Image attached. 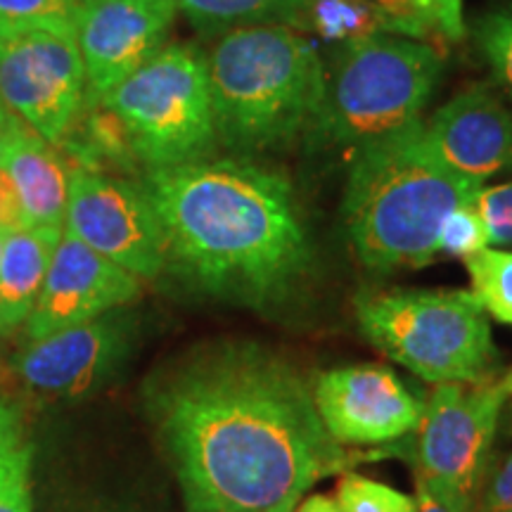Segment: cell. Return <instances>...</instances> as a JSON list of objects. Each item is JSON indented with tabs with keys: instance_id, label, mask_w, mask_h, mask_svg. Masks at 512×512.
<instances>
[{
	"instance_id": "obj_1",
	"label": "cell",
	"mask_w": 512,
	"mask_h": 512,
	"mask_svg": "<svg viewBox=\"0 0 512 512\" xmlns=\"http://www.w3.org/2000/svg\"><path fill=\"white\" fill-rule=\"evenodd\" d=\"M147 413L188 512H268L347 463L311 384L256 342H223L150 384Z\"/></svg>"
},
{
	"instance_id": "obj_2",
	"label": "cell",
	"mask_w": 512,
	"mask_h": 512,
	"mask_svg": "<svg viewBox=\"0 0 512 512\" xmlns=\"http://www.w3.org/2000/svg\"><path fill=\"white\" fill-rule=\"evenodd\" d=\"M166 240V266L192 285L264 309L311 266L292 185L245 157H209L145 171Z\"/></svg>"
},
{
	"instance_id": "obj_3",
	"label": "cell",
	"mask_w": 512,
	"mask_h": 512,
	"mask_svg": "<svg viewBox=\"0 0 512 512\" xmlns=\"http://www.w3.org/2000/svg\"><path fill=\"white\" fill-rule=\"evenodd\" d=\"M420 126L351 159L344 223L356 256L375 271L430 264L439 254L441 223L484 188L439 162Z\"/></svg>"
},
{
	"instance_id": "obj_4",
	"label": "cell",
	"mask_w": 512,
	"mask_h": 512,
	"mask_svg": "<svg viewBox=\"0 0 512 512\" xmlns=\"http://www.w3.org/2000/svg\"><path fill=\"white\" fill-rule=\"evenodd\" d=\"M207 69L216 138L233 157L280 152L309 136L328 79L309 38L285 24L226 31Z\"/></svg>"
},
{
	"instance_id": "obj_5",
	"label": "cell",
	"mask_w": 512,
	"mask_h": 512,
	"mask_svg": "<svg viewBox=\"0 0 512 512\" xmlns=\"http://www.w3.org/2000/svg\"><path fill=\"white\" fill-rule=\"evenodd\" d=\"M441 67L430 43L401 36L354 38L325 79L323 102L306 138L356 157L399 136L422 121Z\"/></svg>"
},
{
	"instance_id": "obj_6",
	"label": "cell",
	"mask_w": 512,
	"mask_h": 512,
	"mask_svg": "<svg viewBox=\"0 0 512 512\" xmlns=\"http://www.w3.org/2000/svg\"><path fill=\"white\" fill-rule=\"evenodd\" d=\"M361 332L382 354L432 384H477L494 366L489 320L475 294L408 290L356 304Z\"/></svg>"
},
{
	"instance_id": "obj_7",
	"label": "cell",
	"mask_w": 512,
	"mask_h": 512,
	"mask_svg": "<svg viewBox=\"0 0 512 512\" xmlns=\"http://www.w3.org/2000/svg\"><path fill=\"white\" fill-rule=\"evenodd\" d=\"M98 102L121 121L147 171L209 159L219 145L207 55L192 46H164Z\"/></svg>"
},
{
	"instance_id": "obj_8",
	"label": "cell",
	"mask_w": 512,
	"mask_h": 512,
	"mask_svg": "<svg viewBox=\"0 0 512 512\" xmlns=\"http://www.w3.org/2000/svg\"><path fill=\"white\" fill-rule=\"evenodd\" d=\"M64 230L140 280L166 268L164 230L143 183L110 171L69 169Z\"/></svg>"
},
{
	"instance_id": "obj_9",
	"label": "cell",
	"mask_w": 512,
	"mask_h": 512,
	"mask_svg": "<svg viewBox=\"0 0 512 512\" xmlns=\"http://www.w3.org/2000/svg\"><path fill=\"white\" fill-rule=\"evenodd\" d=\"M512 396V368L472 389L437 384L418 425L420 472L432 482L475 498L505 401Z\"/></svg>"
},
{
	"instance_id": "obj_10",
	"label": "cell",
	"mask_w": 512,
	"mask_h": 512,
	"mask_svg": "<svg viewBox=\"0 0 512 512\" xmlns=\"http://www.w3.org/2000/svg\"><path fill=\"white\" fill-rule=\"evenodd\" d=\"M83 98L86 69L76 36H0V100L50 145L67 136Z\"/></svg>"
},
{
	"instance_id": "obj_11",
	"label": "cell",
	"mask_w": 512,
	"mask_h": 512,
	"mask_svg": "<svg viewBox=\"0 0 512 512\" xmlns=\"http://www.w3.org/2000/svg\"><path fill=\"white\" fill-rule=\"evenodd\" d=\"M136 320L114 309L105 316L31 339L10 361V375L36 403L76 401L110 380L126 361Z\"/></svg>"
},
{
	"instance_id": "obj_12",
	"label": "cell",
	"mask_w": 512,
	"mask_h": 512,
	"mask_svg": "<svg viewBox=\"0 0 512 512\" xmlns=\"http://www.w3.org/2000/svg\"><path fill=\"white\" fill-rule=\"evenodd\" d=\"M325 432L339 446H375L418 430L425 406L382 366L320 373L311 387Z\"/></svg>"
},
{
	"instance_id": "obj_13",
	"label": "cell",
	"mask_w": 512,
	"mask_h": 512,
	"mask_svg": "<svg viewBox=\"0 0 512 512\" xmlns=\"http://www.w3.org/2000/svg\"><path fill=\"white\" fill-rule=\"evenodd\" d=\"M176 0H93L79 41L86 98L98 102L166 46Z\"/></svg>"
},
{
	"instance_id": "obj_14",
	"label": "cell",
	"mask_w": 512,
	"mask_h": 512,
	"mask_svg": "<svg viewBox=\"0 0 512 512\" xmlns=\"http://www.w3.org/2000/svg\"><path fill=\"white\" fill-rule=\"evenodd\" d=\"M138 294L140 278L64 230L50 261L46 283L27 320L29 339L105 316L131 304Z\"/></svg>"
},
{
	"instance_id": "obj_15",
	"label": "cell",
	"mask_w": 512,
	"mask_h": 512,
	"mask_svg": "<svg viewBox=\"0 0 512 512\" xmlns=\"http://www.w3.org/2000/svg\"><path fill=\"white\" fill-rule=\"evenodd\" d=\"M422 140L456 174L484 183L512 169V110L489 88L472 86L422 121Z\"/></svg>"
},
{
	"instance_id": "obj_16",
	"label": "cell",
	"mask_w": 512,
	"mask_h": 512,
	"mask_svg": "<svg viewBox=\"0 0 512 512\" xmlns=\"http://www.w3.org/2000/svg\"><path fill=\"white\" fill-rule=\"evenodd\" d=\"M3 166L15 185L29 228L64 230L69 202V164L55 145L12 114Z\"/></svg>"
},
{
	"instance_id": "obj_17",
	"label": "cell",
	"mask_w": 512,
	"mask_h": 512,
	"mask_svg": "<svg viewBox=\"0 0 512 512\" xmlns=\"http://www.w3.org/2000/svg\"><path fill=\"white\" fill-rule=\"evenodd\" d=\"M62 233L60 228H22L5 235L0 249V335H10L29 320Z\"/></svg>"
},
{
	"instance_id": "obj_18",
	"label": "cell",
	"mask_w": 512,
	"mask_h": 512,
	"mask_svg": "<svg viewBox=\"0 0 512 512\" xmlns=\"http://www.w3.org/2000/svg\"><path fill=\"white\" fill-rule=\"evenodd\" d=\"M311 0H176L192 24L202 31L226 34L233 29L299 22Z\"/></svg>"
},
{
	"instance_id": "obj_19",
	"label": "cell",
	"mask_w": 512,
	"mask_h": 512,
	"mask_svg": "<svg viewBox=\"0 0 512 512\" xmlns=\"http://www.w3.org/2000/svg\"><path fill=\"white\" fill-rule=\"evenodd\" d=\"M93 0H0V36L31 31L76 36Z\"/></svg>"
},
{
	"instance_id": "obj_20",
	"label": "cell",
	"mask_w": 512,
	"mask_h": 512,
	"mask_svg": "<svg viewBox=\"0 0 512 512\" xmlns=\"http://www.w3.org/2000/svg\"><path fill=\"white\" fill-rule=\"evenodd\" d=\"M31 458L34 448L15 413L0 427V512H34Z\"/></svg>"
},
{
	"instance_id": "obj_21",
	"label": "cell",
	"mask_w": 512,
	"mask_h": 512,
	"mask_svg": "<svg viewBox=\"0 0 512 512\" xmlns=\"http://www.w3.org/2000/svg\"><path fill=\"white\" fill-rule=\"evenodd\" d=\"M465 266L472 280V294L482 309L501 323L512 325V252L486 247L467 256Z\"/></svg>"
},
{
	"instance_id": "obj_22",
	"label": "cell",
	"mask_w": 512,
	"mask_h": 512,
	"mask_svg": "<svg viewBox=\"0 0 512 512\" xmlns=\"http://www.w3.org/2000/svg\"><path fill=\"white\" fill-rule=\"evenodd\" d=\"M475 41L491 74L512 95V5L479 19Z\"/></svg>"
},
{
	"instance_id": "obj_23",
	"label": "cell",
	"mask_w": 512,
	"mask_h": 512,
	"mask_svg": "<svg viewBox=\"0 0 512 512\" xmlns=\"http://www.w3.org/2000/svg\"><path fill=\"white\" fill-rule=\"evenodd\" d=\"M335 501L342 512H415L411 496L358 475H344Z\"/></svg>"
},
{
	"instance_id": "obj_24",
	"label": "cell",
	"mask_w": 512,
	"mask_h": 512,
	"mask_svg": "<svg viewBox=\"0 0 512 512\" xmlns=\"http://www.w3.org/2000/svg\"><path fill=\"white\" fill-rule=\"evenodd\" d=\"M489 247V233L482 216L477 214L472 204H465L446 216L439 230V252L453 254V256H467L482 252Z\"/></svg>"
},
{
	"instance_id": "obj_25",
	"label": "cell",
	"mask_w": 512,
	"mask_h": 512,
	"mask_svg": "<svg viewBox=\"0 0 512 512\" xmlns=\"http://www.w3.org/2000/svg\"><path fill=\"white\" fill-rule=\"evenodd\" d=\"M472 207L482 216L491 245H512V181L494 188H482L472 200Z\"/></svg>"
},
{
	"instance_id": "obj_26",
	"label": "cell",
	"mask_w": 512,
	"mask_h": 512,
	"mask_svg": "<svg viewBox=\"0 0 512 512\" xmlns=\"http://www.w3.org/2000/svg\"><path fill=\"white\" fill-rule=\"evenodd\" d=\"M401 8L413 12L427 27L437 29L451 41H458L465 34L463 22V0H392Z\"/></svg>"
},
{
	"instance_id": "obj_27",
	"label": "cell",
	"mask_w": 512,
	"mask_h": 512,
	"mask_svg": "<svg viewBox=\"0 0 512 512\" xmlns=\"http://www.w3.org/2000/svg\"><path fill=\"white\" fill-rule=\"evenodd\" d=\"M415 512H472L475 498L460 496L456 491L446 489L422 472H415Z\"/></svg>"
},
{
	"instance_id": "obj_28",
	"label": "cell",
	"mask_w": 512,
	"mask_h": 512,
	"mask_svg": "<svg viewBox=\"0 0 512 512\" xmlns=\"http://www.w3.org/2000/svg\"><path fill=\"white\" fill-rule=\"evenodd\" d=\"M29 228L27 219H24V211L22 204H19L17 190L12 185L8 171L0 166V230L5 235L15 233V230Z\"/></svg>"
},
{
	"instance_id": "obj_29",
	"label": "cell",
	"mask_w": 512,
	"mask_h": 512,
	"mask_svg": "<svg viewBox=\"0 0 512 512\" xmlns=\"http://www.w3.org/2000/svg\"><path fill=\"white\" fill-rule=\"evenodd\" d=\"M482 512H512V456L491 479L484 494Z\"/></svg>"
},
{
	"instance_id": "obj_30",
	"label": "cell",
	"mask_w": 512,
	"mask_h": 512,
	"mask_svg": "<svg viewBox=\"0 0 512 512\" xmlns=\"http://www.w3.org/2000/svg\"><path fill=\"white\" fill-rule=\"evenodd\" d=\"M53 512H138L128 505L102 496H76L57 505Z\"/></svg>"
},
{
	"instance_id": "obj_31",
	"label": "cell",
	"mask_w": 512,
	"mask_h": 512,
	"mask_svg": "<svg viewBox=\"0 0 512 512\" xmlns=\"http://www.w3.org/2000/svg\"><path fill=\"white\" fill-rule=\"evenodd\" d=\"M292 512H342V508H339V503L335 501V498L316 494V496L304 498L302 503L294 505Z\"/></svg>"
},
{
	"instance_id": "obj_32",
	"label": "cell",
	"mask_w": 512,
	"mask_h": 512,
	"mask_svg": "<svg viewBox=\"0 0 512 512\" xmlns=\"http://www.w3.org/2000/svg\"><path fill=\"white\" fill-rule=\"evenodd\" d=\"M10 124H12V112L3 105L0 100V164H3L5 147H8V136H10Z\"/></svg>"
},
{
	"instance_id": "obj_33",
	"label": "cell",
	"mask_w": 512,
	"mask_h": 512,
	"mask_svg": "<svg viewBox=\"0 0 512 512\" xmlns=\"http://www.w3.org/2000/svg\"><path fill=\"white\" fill-rule=\"evenodd\" d=\"M15 413H17V411H15V408L10 406V403H5L3 399H0V427H3L5 422H8Z\"/></svg>"
},
{
	"instance_id": "obj_34",
	"label": "cell",
	"mask_w": 512,
	"mask_h": 512,
	"mask_svg": "<svg viewBox=\"0 0 512 512\" xmlns=\"http://www.w3.org/2000/svg\"><path fill=\"white\" fill-rule=\"evenodd\" d=\"M299 503V498H287L285 503H280L278 508H273V510H268V512H292L294 510V505Z\"/></svg>"
},
{
	"instance_id": "obj_35",
	"label": "cell",
	"mask_w": 512,
	"mask_h": 512,
	"mask_svg": "<svg viewBox=\"0 0 512 512\" xmlns=\"http://www.w3.org/2000/svg\"><path fill=\"white\" fill-rule=\"evenodd\" d=\"M3 240H5V233H3V230H0V249H3Z\"/></svg>"
},
{
	"instance_id": "obj_36",
	"label": "cell",
	"mask_w": 512,
	"mask_h": 512,
	"mask_svg": "<svg viewBox=\"0 0 512 512\" xmlns=\"http://www.w3.org/2000/svg\"><path fill=\"white\" fill-rule=\"evenodd\" d=\"M311 3H313V0H311Z\"/></svg>"
}]
</instances>
